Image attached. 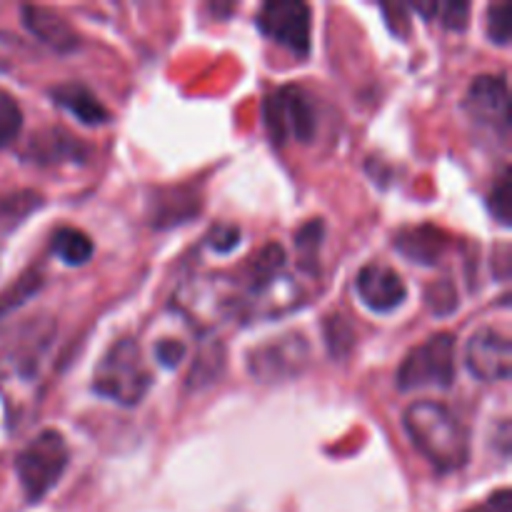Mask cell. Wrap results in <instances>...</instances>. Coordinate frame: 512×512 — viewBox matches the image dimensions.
I'll return each mask as SVG.
<instances>
[{
    "instance_id": "1",
    "label": "cell",
    "mask_w": 512,
    "mask_h": 512,
    "mask_svg": "<svg viewBox=\"0 0 512 512\" xmlns=\"http://www.w3.org/2000/svg\"><path fill=\"white\" fill-rule=\"evenodd\" d=\"M410 440L425 460L440 473H453L468 465L470 435L445 405L418 400L403 415Z\"/></svg>"
},
{
    "instance_id": "2",
    "label": "cell",
    "mask_w": 512,
    "mask_h": 512,
    "mask_svg": "<svg viewBox=\"0 0 512 512\" xmlns=\"http://www.w3.org/2000/svg\"><path fill=\"white\" fill-rule=\"evenodd\" d=\"M153 385L148 365H145L140 345L135 340L123 338L103 355L93 375V390L103 398L133 408L148 395Z\"/></svg>"
},
{
    "instance_id": "3",
    "label": "cell",
    "mask_w": 512,
    "mask_h": 512,
    "mask_svg": "<svg viewBox=\"0 0 512 512\" xmlns=\"http://www.w3.org/2000/svg\"><path fill=\"white\" fill-rule=\"evenodd\" d=\"M68 460V443L58 430H43L20 450L15 458V473L28 503H40L58 485L68 468Z\"/></svg>"
},
{
    "instance_id": "4",
    "label": "cell",
    "mask_w": 512,
    "mask_h": 512,
    "mask_svg": "<svg viewBox=\"0 0 512 512\" xmlns=\"http://www.w3.org/2000/svg\"><path fill=\"white\" fill-rule=\"evenodd\" d=\"M263 120L270 140L275 145H285L290 140H295V143H313L315 128H318L313 98L300 85L275 88L265 98Z\"/></svg>"
},
{
    "instance_id": "5",
    "label": "cell",
    "mask_w": 512,
    "mask_h": 512,
    "mask_svg": "<svg viewBox=\"0 0 512 512\" xmlns=\"http://www.w3.org/2000/svg\"><path fill=\"white\" fill-rule=\"evenodd\" d=\"M455 383V335L438 333L410 350L398 368L400 390L450 388Z\"/></svg>"
},
{
    "instance_id": "6",
    "label": "cell",
    "mask_w": 512,
    "mask_h": 512,
    "mask_svg": "<svg viewBox=\"0 0 512 512\" xmlns=\"http://www.w3.org/2000/svg\"><path fill=\"white\" fill-rule=\"evenodd\" d=\"M310 345L300 333H285L248 353V373L258 383H285L308 368Z\"/></svg>"
},
{
    "instance_id": "7",
    "label": "cell",
    "mask_w": 512,
    "mask_h": 512,
    "mask_svg": "<svg viewBox=\"0 0 512 512\" xmlns=\"http://www.w3.org/2000/svg\"><path fill=\"white\" fill-rule=\"evenodd\" d=\"M240 305L235 298L233 285L223 278H190L188 283L180 285L175 295V308L183 310L198 328L210 330L213 325L223 323L230 313Z\"/></svg>"
},
{
    "instance_id": "8",
    "label": "cell",
    "mask_w": 512,
    "mask_h": 512,
    "mask_svg": "<svg viewBox=\"0 0 512 512\" xmlns=\"http://www.w3.org/2000/svg\"><path fill=\"white\" fill-rule=\"evenodd\" d=\"M258 28L265 38L305 58L310 53V8L298 0H268L258 13Z\"/></svg>"
},
{
    "instance_id": "9",
    "label": "cell",
    "mask_w": 512,
    "mask_h": 512,
    "mask_svg": "<svg viewBox=\"0 0 512 512\" xmlns=\"http://www.w3.org/2000/svg\"><path fill=\"white\" fill-rule=\"evenodd\" d=\"M465 110L475 123L508 138L510 133V93L505 75H480L465 93Z\"/></svg>"
},
{
    "instance_id": "10",
    "label": "cell",
    "mask_w": 512,
    "mask_h": 512,
    "mask_svg": "<svg viewBox=\"0 0 512 512\" xmlns=\"http://www.w3.org/2000/svg\"><path fill=\"white\" fill-rule=\"evenodd\" d=\"M465 365L483 383H503L512 373L510 338L495 328H480L468 340Z\"/></svg>"
},
{
    "instance_id": "11",
    "label": "cell",
    "mask_w": 512,
    "mask_h": 512,
    "mask_svg": "<svg viewBox=\"0 0 512 512\" xmlns=\"http://www.w3.org/2000/svg\"><path fill=\"white\" fill-rule=\"evenodd\" d=\"M355 290L365 308H370L373 313H393L408 298L403 278L383 263L365 265L355 280Z\"/></svg>"
},
{
    "instance_id": "12",
    "label": "cell",
    "mask_w": 512,
    "mask_h": 512,
    "mask_svg": "<svg viewBox=\"0 0 512 512\" xmlns=\"http://www.w3.org/2000/svg\"><path fill=\"white\" fill-rule=\"evenodd\" d=\"M23 23L40 43L53 48L55 53H73L80 48V38L68 20L55 10L43 8V5H23Z\"/></svg>"
},
{
    "instance_id": "13",
    "label": "cell",
    "mask_w": 512,
    "mask_h": 512,
    "mask_svg": "<svg viewBox=\"0 0 512 512\" xmlns=\"http://www.w3.org/2000/svg\"><path fill=\"white\" fill-rule=\"evenodd\" d=\"M395 248L413 263L435 265L450 248V238L433 225H418V228L400 230L395 235Z\"/></svg>"
},
{
    "instance_id": "14",
    "label": "cell",
    "mask_w": 512,
    "mask_h": 512,
    "mask_svg": "<svg viewBox=\"0 0 512 512\" xmlns=\"http://www.w3.org/2000/svg\"><path fill=\"white\" fill-rule=\"evenodd\" d=\"M28 155L40 165L83 163V160L88 158V148H85L75 135L65 133V130L60 128H53L40 133L38 138L30 143Z\"/></svg>"
},
{
    "instance_id": "15",
    "label": "cell",
    "mask_w": 512,
    "mask_h": 512,
    "mask_svg": "<svg viewBox=\"0 0 512 512\" xmlns=\"http://www.w3.org/2000/svg\"><path fill=\"white\" fill-rule=\"evenodd\" d=\"M50 98L55 105L68 110L70 115L85 125H105L110 120V110L93 95V90L85 88L83 83H60L50 90Z\"/></svg>"
},
{
    "instance_id": "16",
    "label": "cell",
    "mask_w": 512,
    "mask_h": 512,
    "mask_svg": "<svg viewBox=\"0 0 512 512\" xmlns=\"http://www.w3.org/2000/svg\"><path fill=\"white\" fill-rule=\"evenodd\" d=\"M50 250L55 258L65 265H85L95 253V245L83 230L78 228H58L50 235Z\"/></svg>"
},
{
    "instance_id": "17",
    "label": "cell",
    "mask_w": 512,
    "mask_h": 512,
    "mask_svg": "<svg viewBox=\"0 0 512 512\" xmlns=\"http://www.w3.org/2000/svg\"><path fill=\"white\" fill-rule=\"evenodd\" d=\"M158 210L153 213V223L160 228H170V225L185 223L188 218H193L200 208V200L193 198L190 193L180 195V188L168 190V198L155 200Z\"/></svg>"
},
{
    "instance_id": "18",
    "label": "cell",
    "mask_w": 512,
    "mask_h": 512,
    "mask_svg": "<svg viewBox=\"0 0 512 512\" xmlns=\"http://www.w3.org/2000/svg\"><path fill=\"white\" fill-rule=\"evenodd\" d=\"M413 10L425 15L428 20L438 18L448 30H465L470 20V5L468 3H413Z\"/></svg>"
},
{
    "instance_id": "19",
    "label": "cell",
    "mask_w": 512,
    "mask_h": 512,
    "mask_svg": "<svg viewBox=\"0 0 512 512\" xmlns=\"http://www.w3.org/2000/svg\"><path fill=\"white\" fill-rule=\"evenodd\" d=\"M325 228L320 220H310L308 225L298 230L295 235V248H298V260L308 273H318V253L323 245Z\"/></svg>"
},
{
    "instance_id": "20",
    "label": "cell",
    "mask_w": 512,
    "mask_h": 512,
    "mask_svg": "<svg viewBox=\"0 0 512 512\" xmlns=\"http://www.w3.org/2000/svg\"><path fill=\"white\" fill-rule=\"evenodd\" d=\"M323 330H325V345H328V353L333 355V358L343 360L355 345V333L353 328H350V323L343 318V315H328V318H325Z\"/></svg>"
},
{
    "instance_id": "21",
    "label": "cell",
    "mask_w": 512,
    "mask_h": 512,
    "mask_svg": "<svg viewBox=\"0 0 512 512\" xmlns=\"http://www.w3.org/2000/svg\"><path fill=\"white\" fill-rule=\"evenodd\" d=\"M23 130V110L18 100L0 88V148L13 143Z\"/></svg>"
},
{
    "instance_id": "22",
    "label": "cell",
    "mask_w": 512,
    "mask_h": 512,
    "mask_svg": "<svg viewBox=\"0 0 512 512\" xmlns=\"http://www.w3.org/2000/svg\"><path fill=\"white\" fill-rule=\"evenodd\" d=\"M488 208L493 213V218L500 225H510L512 220V178L510 168L503 170V175L498 178V183L493 185L488 195Z\"/></svg>"
},
{
    "instance_id": "23",
    "label": "cell",
    "mask_w": 512,
    "mask_h": 512,
    "mask_svg": "<svg viewBox=\"0 0 512 512\" xmlns=\"http://www.w3.org/2000/svg\"><path fill=\"white\" fill-rule=\"evenodd\" d=\"M485 30H488V38L498 45H508L512 35V23H510V5L498 3L488 8V20H485Z\"/></svg>"
},
{
    "instance_id": "24",
    "label": "cell",
    "mask_w": 512,
    "mask_h": 512,
    "mask_svg": "<svg viewBox=\"0 0 512 512\" xmlns=\"http://www.w3.org/2000/svg\"><path fill=\"white\" fill-rule=\"evenodd\" d=\"M38 288H40V275L38 273L23 275V278L15 283L13 290H8L5 295H0V318H3L5 313H10L13 308H18L20 303H25V300H28L30 295H33Z\"/></svg>"
},
{
    "instance_id": "25",
    "label": "cell",
    "mask_w": 512,
    "mask_h": 512,
    "mask_svg": "<svg viewBox=\"0 0 512 512\" xmlns=\"http://www.w3.org/2000/svg\"><path fill=\"white\" fill-rule=\"evenodd\" d=\"M428 305L433 308V313L438 315H448L453 313L455 308H458V303H455V288L453 283H438L433 285V288L428 290Z\"/></svg>"
},
{
    "instance_id": "26",
    "label": "cell",
    "mask_w": 512,
    "mask_h": 512,
    "mask_svg": "<svg viewBox=\"0 0 512 512\" xmlns=\"http://www.w3.org/2000/svg\"><path fill=\"white\" fill-rule=\"evenodd\" d=\"M205 240H208L215 253H230L240 243V228H235V225H215Z\"/></svg>"
},
{
    "instance_id": "27",
    "label": "cell",
    "mask_w": 512,
    "mask_h": 512,
    "mask_svg": "<svg viewBox=\"0 0 512 512\" xmlns=\"http://www.w3.org/2000/svg\"><path fill=\"white\" fill-rule=\"evenodd\" d=\"M185 353H188V348L178 343V340H165V343H158V348H155V358H158L163 368H178Z\"/></svg>"
},
{
    "instance_id": "28",
    "label": "cell",
    "mask_w": 512,
    "mask_h": 512,
    "mask_svg": "<svg viewBox=\"0 0 512 512\" xmlns=\"http://www.w3.org/2000/svg\"><path fill=\"white\" fill-rule=\"evenodd\" d=\"M510 490L508 488H503V490H498V493H493L490 495L488 500H485V503H480V505H475V508H470V510H465V512H510Z\"/></svg>"
}]
</instances>
